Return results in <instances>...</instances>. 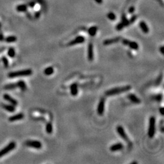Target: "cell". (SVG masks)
Listing matches in <instances>:
<instances>
[{
	"label": "cell",
	"mask_w": 164,
	"mask_h": 164,
	"mask_svg": "<svg viewBox=\"0 0 164 164\" xmlns=\"http://www.w3.org/2000/svg\"><path fill=\"white\" fill-rule=\"evenodd\" d=\"M17 40V38L15 37V36L14 35H11V36H9L7 37L5 39V41H6L7 43H14V42H15Z\"/></svg>",
	"instance_id": "24"
},
{
	"label": "cell",
	"mask_w": 164,
	"mask_h": 164,
	"mask_svg": "<svg viewBox=\"0 0 164 164\" xmlns=\"http://www.w3.org/2000/svg\"><path fill=\"white\" fill-rule=\"evenodd\" d=\"M52 125L51 124V123H48L46 126V132L48 134H51L52 132Z\"/></svg>",
	"instance_id": "26"
},
{
	"label": "cell",
	"mask_w": 164,
	"mask_h": 164,
	"mask_svg": "<svg viewBox=\"0 0 164 164\" xmlns=\"http://www.w3.org/2000/svg\"><path fill=\"white\" fill-rule=\"evenodd\" d=\"M2 61H3L4 67L5 68H8L9 66V62L8 58L6 56H3L2 57Z\"/></svg>",
	"instance_id": "28"
},
{
	"label": "cell",
	"mask_w": 164,
	"mask_h": 164,
	"mask_svg": "<svg viewBox=\"0 0 164 164\" xmlns=\"http://www.w3.org/2000/svg\"><path fill=\"white\" fill-rule=\"evenodd\" d=\"M70 94L73 96H75L78 94V86L76 83L72 84L70 86Z\"/></svg>",
	"instance_id": "19"
},
{
	"label": "cell",
	"mask_w": 164,
	"mask_h": 164,
	"mask_svg": "<svg viewBox=\"0 0 164 164\" xmlns=\"http://www.w3.org/2000/svg\"><path fill=\"white\" fill-rule=\"evenodd\" d=\"M32 72H33L32 69H26L15 72H10L7 74V76L10 79H14V78L21 77L25 76H29L32 74Z\"/></svg>",
	"instance_id": "2"
},
{
	"label": "cell",
	"mask_w": 164,
	"mask_h": 164,
	"mask_svg": "<svg viewBox=\"0 0 164 164\" xmlns=\"http://www.w3.org/2000/svg\"><path fill=\"white\" fill-rule=\"evenodd\" d=\"M107 17L108 18V19L111 20V21H114V20L116 19V15H115L114 13L112 12H109L108 14Z\"/></svg>",
	"instance_id": "29"
},
{
	"label": "cell",
	"mask_w": 164,
	"mask_h": 164,
	"mask_svg": "<svg viewBox=\"0 0 164 164\" xmlns=\"http://www.w3.org/2000/svg\"><path fill=\"white\" fill-rule=\"evenodd\" d=\"M127 97L128 98V99L131 101V102H132L133 103L135 104H139L141 103V100L138 98L137 97L136 95L133 94H130L127 95Z\"/></svg>",
	"instance_id": "13"
},
{
	"label": "cell",
	"mask_w": 164,
	"mask_h": 164,
	"mask_svg": "<svg viewBox=\"0 0 164 164\" xmlns=\"http://www.w3.org/2000/svg\"><path fill=\"white\" fill-rule=\"evenodd\" d=\"M160 114H161L162 116H164V108L162 107L160 108Z\"/></svg>",
	"instance_id": "37"
},
{
	"label": "cell",
	"mask_w": 164,
	"mask_h": 164,
	"mask_svg": "<svg viewBox=\"0 0 164 164\" xmlns=\"http://www.w3.org/2000/svg\"><path fill=\"white\" fill-rule=\"evenodd\" d=\"M28 9V7L25 4H21V5H18L17 6V10L20 12H26Z\"/></svg>",
	"instance_id": "23"
},
{
	"label": "cell",
	"mask_w": 164,
	"mask_h": 164,
	"mask_svg": "<svg viewBox=\"0 0 164 164\" xmlns=\"http://www.w3.org/2000/svg\"><path fill=\"white\" fill-rule=\"evenodd\" d=\"M17 88H19L22 91H25L27 89V85L24 80H19L17 83Z\"/></svg>",
	"instance_id": "18"
},
{
	"label": "cell",
	"mask_w": 164,
	"mask_h": 164,
	"mask_svg": "<svg viewBox=\"0 0 164 164\" xmlns=\"http://www.w3.org/2000/svg\"><path fill=\"white\" fill-rule=\"evenodd\" d=\"M3 98H4L5 100H6L7 102H8L9 103H10V104L13 105L14 106H16L18 105V101L16 99L12 97H11L9 94H4L3 95Z\"/></svg>",
	"instance_id": "10"
},
{
	"label": "cell",
	"mask_w": 164,
	"mask_h": 164,
	"mask_svg": "<svg viewBox=\"0 0 164 164\" xmlns=\"http://www.w3.org/2000/svg\"><path fill=\"white\" fill-rule=\"evenodd\" d=\"M24 115L23 113H18L17 114L14 115V116H12L9 118V120L10 122H15L18 121V120H21V119H24Z\"/></svg>",
	"instance_id": "12"
},
{
	"label": "cell",
	"mask_w": 164,
	"mask_h": 164,
	"mask_svg": "<svg viewBox=\"0 0 164 164\" xmlns=\"http://www.w3.org/2000/svg\"><path fill=\"white\" fill-rule=\"evenodd\" d=\"M136 18H137V17L136 16V15H134V16H133V17H131V18H130V20L129 21H130V24H131V23H132L133 22H134V21H136Z\"/></svg>",
	"instance_id": "33"
},
{
	"label": "cell",
	"mask_w": 164,
	"mask_h": 164,
	"mask_svg": "<svg viewBox=\"0 0 164 164\" xmlns=\"http://www.w3.org/2000/svg\"><path fill=\"white\" fill-rule=\"evenodd\" d=\"M139 26L143 33H148L149 32V28H148V26L147 24H146V23L145 21H141L139 23Z\"/></svg>",
	"instance_id": "17"
},
{
	"label": "cell",
	"mask_w": 164,
	"mask_h": 164,
	"mask_svg": "<svg viewBox=\"0 0 164 164\" xmlns=\"http://www.w3.org/2000/svg\"><path fill=\"white\" fill-rule=\"evenodd\" d=\"M134 10H135V8H134V7H133V6H131V7H130V9H129V10H128L129 13H130V14H132V13H134Z\"/></svg>",
	"instance_id": "34"
},
{
	"label": "cell",
	"mask_w": 164,
	"mask_h": 164,
	"mask_svg": "<svg viewBox=\"0 0 164 164\" xmlns=\"http://www.w3.org/2000/svg\"><path fill=\"white\" fill-rule=\"evenodd\" d=\"M124 27H125L124 25H123V24L122 23V22L119 23L117 24V26H116V29H117V30L120 31V30H122Z\"/></svg>",
	"instance_id": "31"
},
{
	"label": "cell",
	"mask_w": 164,
	"mask_h": 164,
	"mask_svg": "<svg viewBox=\"0 0 164 164\" xmlns=\"http://www.w3.org/2000/svg\"><path fill=\"white\" fill-rule=\"evenodd\" d=\"M117 132H118L119 135L124 140V141H127V142H130V141H129L128 137V136L127 135L126 132H125L124 129H123V128L122 126L120 125V126H118V127H117Z\"/></svg>",
	"instance_id": "7"
},
{
	"label": "cell",
	"mask_w": 164,
	"mask_h": 164,
	"mask_svg": "<svg viewBox=\"0 0 164 164\" xmlns=\"http://www.w3.org/2000/svg\"><path fill=\"white\" fill-rule=\"evenodd\" d=\"M88 58L90 61L94 60V51H93V44L90 43L88 48Z\"/></svg>",
	"instance_id": "11"
},
{
	"label": "cell",
	"mask_w": 164,
	"mask_h": 164,
	"mask_svg": "<svg viewBox=\"0 0 164 164\" xmlns=\"http://www.w3.org/2000/svg\"><path fill=\"white\" fill-rule=\"evenodd\" d=\"M122 23L123 24V25H124V26H128L130 24V21H129V20L127 18V17H126V16L125 15H123L122 16Z\"/></svg>",
	"instance_id": "27"
},
{
	"label": "cell",
	"mask_w": 164,
	"mask_h": 164,
	"mask_svg": "<svg viewBox=\"0 0 164 164\" xmlns=\"http://www.w3.org/2000/svg\"><path fill=\"white\" fill-rule=\"evenodd\" d=\"M29 6H30V7H34L35 6V2H31V3H29Z\"/></svg>",
	"instance_id": "35"
},
{
	"label": "cell",
	"mask_w": 164,
	"mask_h": 164,
	"mask_svg": "<svg viewBox=\"0 0 164 164\" xmlns=\"http://www.w3.org/2000/svg\"><path fill=\"white\" fill-rule=\"evenodd\" d=\"M162 79V75H160L159 77H158V79H157V80H156V84H157V85H158V84H159L160 83V81H161Z\"/></svg>",
	"instance_id": "32"
},
{
	"label": "cell",
	"mask_w": 164,
	"mask_h": 164,
	"mask_svg": "<svg viewBox=\"0 0 164 164\" xmlns=\"http://www.w3.org/2000/svg\"><path fill=\"white\" fill-rule=\"evenodd\" d=\"M120 40V37H116L114 38L111 39H107V40H105L103 42L104 45H110V44H114V43H116L117 42H119Z\"/></svg>",
	"instance_id": "15"
},
{
	"label": "cell",
	"mask_w": 164,
	"mask_h": 164,
	"mask_svg": "<svg viewBox=\"0 0 164 164\" xmlns=\"http://www.w3.org/2000/svg\"><path fill=\"white\" fill-rule=\"evenodd\" d=\"M131 164H137V162H131Z\"/></svg>",
	"instance_id": "40"
},
{
	"label": "cell",
	"mask_w": 164,
	"mask_h": 164,
	"mask_svg": "<svg viewBox=\"0 0 164 164\" xmlns=\"http://www.w3.org/2000/svg\"><path fill=\"white\" fill-rule=\"evenodd\" d=\"M105 100L103 97L100 100L99 103L98 105V107H97V113L100 116H102L103 114L104 113V111H105Z\"/></svg>",
	"instance_id": "8"
},
{
	"label": "cell",
	"mask_w": 164,
	"mask_h": 164,
	"mask_svg": "<svg viewBox=\"0 0 164 164\" xmlns=\"http://www.w3.org/2000/svg\"><path fill=\"white\" fill-rule=\"evenodd\" d=\"M16 145H17L16 143L14 141L10 142L7 146H5L4 148H3V149L0 150V158L3 157V156H5L6 154L12 151L13 150L15 149V147H16Z\"/></svg>",
	"instance_id": "4"
},
{
	"label": "cell",
	"mask_w": 164,
	"mask_h": 164,
	"mask_svg": "<svg viewBox=\"0 0 164 164\" xmlns=\"http://www.w3.org/2000/svg\"><path fill=\"white\" fill-rule=\"evenodd\" d=\"M122 43L124 44V45L128 46L130 48L133 50L137 51V50L139 49V44L135 42L130 41V40H127V39H123L122 40Z\"/></svg>",
	"instance_id": "6"
},
{
	"label": "cell",
	"mask_w": 164,
	"mask_h": 164,
	"mask_svg": "<svg viewBox=\"0 0 164 164\" xmlns=\"http://www.w3.org/2000/svg\"><path fill=\"white\" fill-rule=\"evenodd\" d=\"M164 46H162L161 47H160V52H161L162 54H164Z\"/></svg>",
	"instance_id": "38"
},
{
	"label": "cell",
	"mask_w": 164,
	"mask_h": 164,
	"mask_svg": "<svg viewBox=\"0 0 164 164\" xmlns=\"http://www.w3.org/2000/svg\"><path fill=\"white\" fill-rule=\"evenodd\" d=\"M153 98H154V99H155V100L157 101V102H160V101H161L162 100L163 95L162 94H157V95H155V96L153 97Z\"/></svg>",
	"instance_id": "30"
},
{
	"label": "cell",
	"mask_w": 164,
	"mask_h": 164,
	"mask_svg": "<svg viewBox=\"0 0 164 164\" xmlns=\"http://www.w3.org/2000/svg\"><path fill=\"white\" fill-rule=\"evenodd\" d=\"M24 144L26 146L36 148V149H40L42 147L41 142L38 141H27L25 142Z\"/></svg>",
	"instance_id": "5"
},
{
	"label": "cell",
	"mask_w": 164,
	"mask_h": 164,
	"mask_svg": "<svg viewBox=\"0 0 164 164\" xmlns=\"http://www.w3.org/2000/svg\"><path fill=\"white\" fill-rule=\"evenodd\" d=\"M17 88V83H9V84H6V85L4 86V89L6 90H12V89H15Z\"/></svg>",
	"instance_id": "20"
},
{
	"label": "cell",
	"mask_w": 164,
	"mask_h": 164,
	"mask_svg": "<svg viewBox=\"0 0 164 164\" xmlns=\"http://www.w3.org/2000/svg\"><path fill=\"white\" fill-rule=\"evenodd\" d=\"M44 73L46 75H51L54 73V68L52 67H48L46 68L44 70Z\"/></svg>",
	"instance_id": "25"
},
{
	"label": "cell",
	"mask_w": 164,
	"mask_h": 164,
	"mask_svg": "<svg viewBox=\"0 0 164 164\" xmlns=\"http://www.w3.org/2000/svg\"><path fill=\"white\" fill-rule=\"evenodd\" d=\"M123 148V145L122 143H117L112 145V146L109 148V150H110V151H111L115 152L117 151L121 150Z\"/></svg>",
	"instance_id": "14"
},
{
	"label": "cell",
	"mask_w": 164,
	"mask_h": 164,
	"mask_svg": "<svg viewBox=\"0 0 164 164\" xmlns=\"http://www.w3.org/2000/svg\"><path fill=\"white\" fill-rule=\"evenodd\" d=\"M85 41V38L83 36H78L77 37H76L73 40H72L68 43V46H74L75 44H81V43H84Z\"/></svg>",
	"instance_id": "9"
},
{
	"label": "cell",
	"mask_w": 164,
	"mask_h": 164,
	"mask_svg": "<svg viewBox=\"0 0 164 164\" xmlns=\"http://www.w3.org/2000/svg\"><path fill=\"white\" fill-rule=\"evenodd\" d=\"M94 1H95L97 3H98V4H102V3H103V0H94Z\"/></svg>",
	"instance_id": "36"
},
{
	"label": "cell",
	"mask_w": 164,
	"mask_h": 164,
	"mask_svg": "<svg viewBox=\"0 0 164 164\" xmlns=\"http://www.w3.org/2000/svg\"><path fill=\"white\" fill-rule=\"evenodd\" d=\"M4 40V36L3 34H0V41H3Z\"/></svg>",
	"instance_id": "39"
},
{
	"label": "cell",
	"mask_w": 164,
	"mask_h": 164,
	"mask_svg": "<svg viewBox=\"0 0 164 164\" xmlns=\"http://www.w3.org/2000/svg\"><path fill=\"white\" fill-rule=\"evenodd\" d=\"M2 107L9 112H14L15 111V106L12 104H3Z\"/></svg>",
	"instance_id": "16"
},
{
	"label": "cell",
	"mask_w": 164,
	"mask_h": 164,
	"mask_svg": "<svg viewBox=\"0 0 164 164\" xmlns=\"http://www.w3.org/2000/svg\"><path fill=\"white\" fill-rule=\"evenodd\" d=\"M97 32V27L96 26H92L88 29V33L92 37H94L96 35Z\"/></svg>",
	"instance_id": "21"
},
{
	"label": "cell",
	"mask_w": 164,
	"mask_h": 164,
	"mask_svg": "<svg viewBox=\"0 0 164 164\" xmlns=\"http://www.w3.org/2000/svg\"><path fill=\"white\" fill-rule=\"evenodd\" d=\"M131 89V86L130 85L125 86L122 87H117L108 90L105 92V95L107 96H111V95H117V94H122V93H126L127 91H129Z\"/></svg>",
	"instance_id": "1"
},
{
	"label": "cell",
	"mask_w": 164,
	"mask_h": 164,
	"mask_svg": "<svg viewBox=\"0 0 164 164\" xmlns=\"http://www.w3.org/2000/svg\"><path fill=\"white\" fill-rule=\"evenodd\" d=\"M7 55L10 58H14L15 56V50L14 47H10L7 51Z\"/></svg>",
	"instance_id": "22"
},
{
	"label": "cell",
	"mask_w": 164,
	"mask_h": 164,
	"mask_svg": "<svg viewBox=\"0 0 164 164\" xmlns=\"http://www.w3.org/2000/svg\"><path fill=\"white\" fill-rule=\"evenodd\" d=\"M156 133V119L155 117H151L149 120V127L148 135L150 138H153Z\"/></svg>",
	"instance_id": "3"
}]
</instances>
